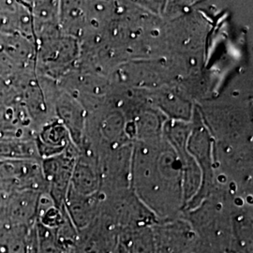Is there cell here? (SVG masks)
<instances>
[{"label":"cell","instance_id":"cell-1","mask_svg":"<svg viewBox=\"0 0 253 253\" xmlns=\"http://www.w3.org/2000/svg\"><path fill=\"white\" fill-rule=\"evenodd\" d=\"M16 191L47 193V185L41 161H0L1 195L3 196Z\"/></svg>","mask_w":253,"mask_h":253},{"label":"cell","instance_id":"cell-2","mask_svg":"<svg viewBox=\"0 0 253 253\" xmlns=\"http://www.w3.org/2000/svg\"><path fill=\"white\" fill-rule=\"evenodd\" d=\"M40 192L16 191L0 199V229L35 226L38 219Z\"/></svg>","mask_w":253,"mask_h":253},{"label":"cell","instance_id":"cell-3","mask_svg":"<svg viewBox=\"0 0 253 253\" xmlns=\"http://www.w3.org/2000/svg\"><path fill=\"white\" fill-rule=\"evenodd\" d=\"M75 161L68 154H59L42 162L47 185V194L55 207L63 208L70 190Z\"/></svg>","mask_w":253,"mask_h":253},{"label":"cell","instance_id":"cell-4","mask_svg":"<svg viewBox=\"0 0 253 253\" xmlns=\"http://www.w3.org/2000/svg\"><path fill=\"white\" fill-rule=\"evenodd\" d=\"M157 253H189L194 236L188 225L173 223L153 229Z\"/></svg>","mask_w":253,"mask_h":253},{"label":"cell","instance_id":"cell-5","mask_svg":"<svg viewBox=\"0 0 253 253\" xmlns=\"http://www.w3.org/2000/svg\"><path fill=\"white\" fill-rule=\"evenodd\" d=\"M118 239L128 253H157V242L153 228L144 225L122 230Z\"/></svg>","mask_w":253,"mask_h":253},{"label":"cell","instance_id":"cell-6","mask_svg":"<svg viewBox=\"0 0 253 253\" xmlns=\"http://www.w3.org/2000/svg\"><path fill=\"white\" fill-rule=\"evenodd\" d=\"M40 159L35 138L0 139V161Z\"/></svg>","mask_w":253,"mask_h":253},{"label":"cell","instance_id":"cell-7","mask_svg":"<svg viewBox=\"0 0 253 253\" xmlns=\"http://www.w3.org/2000/svg\"><path fill=\"white\" fill-rule=\"evenodd\" d=\"M32 228L8 227L0 229V253H27Z\"/></svg>","mask_w":253,"mask_h":253},{"label":"cell","instance_id":"cell-8","mask_svg":"<svg viewBox=\"0 0 253 253\" xmlns=\"http://www.w3.org/2000/svg\"><path fill=\"white\" fill-rule=\"evenodd\" d=\"M37 242L41 253H65L55 229H50L40 223L35 224Z\"/></svg>","mask_w":253,"mask_h":253},{"label":"cell","instance_id":"cell-9","mask_svg":"<svg viewBox=\"0 0 253 253\" xmlns=\"http://www.w3.org/2000/svg\"><path fill=\"white\" fill-rule=\"evenodd\" d=\"M17 101V91L9 83L0 79V113H6L9 109L14 106Z\"/></svg>","mask_w":253,"mask_h":253},{"label":"cell","instance_id":"cell-10","mask_svg":"<svg viewBox=\"0 0 253 253\" xmlns=\"http://www.w3.org/2000/svg\"><path fill=\"white\" fill-rule=\"evenodd\" d=\"M34 227L32 229L30 244H29V249H28V253H40V250H39L38 242H37L36 234H35V228Z\"/></svg>","mask_w":253,"mask_h":253},{"label":"cell","instance_id":"cell-11","mask_svg":"<svg viewBox=\"0 0 253 253\" xmlns=\"http://www.w3.org/2000/svg\"><path fill=\"white\" fill-rule=\"evenodd\" d=\"M112 253H128V252L126 251V247L118 239V241H117V243L115 245V247H114V249L112 251Z\"/></svg>","mask_w":253,"mask_h":253},{"label":"cell","instance_id":"cell-12","mask_svg":"<svg viewBox=\"0 0 253 253\" xmlns=\"http://www.w3.org/2000/svg\"><path fill=\"white\" fill-rule=\"evenodd\" d=\"M1 197H2V195H1V192H0V199H1Z\"/></svg>","mask_w":253,"mask_h":253}]
</instances>
